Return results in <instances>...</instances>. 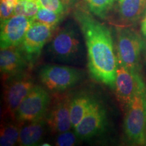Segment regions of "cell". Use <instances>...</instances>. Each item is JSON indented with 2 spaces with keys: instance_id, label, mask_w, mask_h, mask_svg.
<instances>
[{
  "instance_id": "277c9868",
  "label": "cell",
  "mask_w": 146,
  "mask_h": 146,
  "mask_svg": "<svg viewBox=\"0 0 146 146\" xmlns=\"http://www.w3.org/2000/svg\"><path fill=\"white\" fill-rule=\"evenodd\" d=\"M84 72L80 69L60 65H45L39 72V78L51 91H63L74 87L83 79Z\"/></svg>"
},
{
  "instance_id": "44dd1931",
  "label": "cell",
  "mask_w": 146,
  "mask_h": 146,
  "mask_svg": "<svg viewBox=\"0 0 146 146\" xmlns=\"http://www.w3.org/2000/svg\"><path fill=\"white\" fill-rule=\"evenodd\" d=\"M39 6L52 10L56 13L64 14L67 8L62 0H37Z\"/></svg>"
},
{
  "instance_id": "cb8c5ba5",
  "label": "cell",
  "mask_w": 146,
  "mask_h": 146,
  "mask_svg": "<svg viewBox=\"0 0 146 146\" xmlns=\"http://www.w3.org/2000/svg\"><path fill=\"white\" fill-rule=\"evenodd\" d=\"M141 32L144 36L146 37V13L143 21L141 23Z\"/></svg>"
},
{
  "instance_id": "7c38bea8",
  "label": "cell",
  "mask_w": 146,
  "mask_h": 146,
  "mask_svg": "<svg viewBox=\"0 0 146 146\" xmlns=\"http://www.w3.org/2000/svg\"><path fill=\"white\" fill-rule=\"evenodd\" d=\"M106 114L104 108L96 102L77 126L74 133L80 139H87L97 135L106 125Z\"/></svg>"
},
{
  "instance_id": "30bf717a",
  "label": "cell",
  "mask_w": 146,
  "mask_h": 146,
  "mask_svg": "<svg viewBox=\"0 0 146 146\" xmlns=\"http://www.w3.org/2000/svg\"><path fill=\"white\" fill-rule=\"evenodd\" d=\"M71 99L67 94L55 96L52 100L45 116L47 126L52 133H60L70 131L72 127L70 119Z\"/></svg>"
},
{
  "instance_id": "f546056e",
  "label": "cell",
  "mask_w": 146,
  "mask_h": 146,
  "mask_svg": "<svg viewBox=\"0 0 146 146\" xmlns=\"http://www.w3.org/2000/svg\"><path fill=\"white\" fill-rule=\"evenodd\" d=\"M145 59H146V56H145Z\"/></svg>"
},
{
  "instance_id": "603a6c76",
  "label": "cell",
  "mask_w": 146,
  "mask_h": 146,
  "mask_svg": "<svg viewBox=\"0 0 146 146\" xmlns=\"http://www.w3.org/2000/svg\"><path fill=\"white\" fill-rule=\"evenodd\" d=\"M15 4L9 1L1 0L0 4V17L1 22L8 19L14 15V9Z\"/></svg>"
},
{
  "instance_id": "ba28073f",
  "label": "cell",
  "mask_w": 146,
  "mask_h": 146,
  "mask_svg": "<svg viewBox=\"0 0 146 146\" xmlns=\"http://www.w3.org/2000/svg\"><path fill=\"white\" fill-rule=\"evenodd\" d=\"M114 89L118 100L125 106L137 96L146 93L145 84L139 71L129 70L118 63Z\"/></svg>"
},
{
  "instance_id": "9c48e42d",
  "label": "cell",
  "mask_w": 146,
  "mask_h": 146,
  "mask_svg": "<svg viewBox=\"0 0 146 146\" xmlns=\"http://www.w3.org/2000/svg\"><path fill=\"white\" fill-rule=\"evenodd\" d=\"M55 29L56 27L40 22H33L20 45L29 62L33 61L39 57L45 43L52 38Z\"/></svg>"
},
{
  "instance_id": "ac0fdd59",
  "label": "cell",
  "mask_w": 146,
  "mask_h": 146,
  "mask_svg": "<svg viewBox=\"0 0 146 146\" xmlns=\"http://www.w3.org/2000/svg\"><path fill=\"white\" fill-rule=\"evenodd\" d=\"M89 10L94 15L104 19L112 10L116 0H85Z\"/></svg>"
},
{
  "instance_id": "484cf974",
  "label": "cell",
  "mask_w": 146,
  "mask_h": 146,
  "mask_svg": "<svg viewBox=\"0 0 146 146\" xmlns=\"http://www.w3.org/2000/svg\"><path fill=\"white\" fill-rule=\"evenodd\" d=\"M143 103H144V109H145V117H146V93L144 96L143 98Z\"/></svg>"
},
{
  "instance_id": "5b68a950",
  "label": "cell",
  "mask_w": 146,
  "mask_h": 146,
  "mask_svg": "<svg viewBox=\"0 0 146 146\" xmlns=\"http://www.w3.org/2000/svg\"><path fill=\"white\" fill-rule=\"evenodd\" d=\"M51 98L43 87L35 85L20 105L15 120L18 124H24L45 118Z\"/></svg>"
},
{
  "instance_id": "9a60e30c",
  "label": "cell",
  "mask_w": 146,
  "mask_h": 146,
  "mask_svg": "<svg viewBox=\"0 0 146 146\" xmlns=\"http://www.w3.org/2000/svg\"><path fill=\"white\" fill-rule=\"evenodd\" d=\"M118 15L125 23H135L146 8V0H118Z\"/></svg>"
},
{
  "instance_id": "7a4b0ae2",
  "label": "cell",
  "mask_w": 146,
  "mask_h": 146,
  "mask_svg": "<svg viewBox=\"0 0 146 146\" xmlns=\"http://www.w3.org/2000/svg\"><path fill=\"white\" fill-rule=\"evenodd\" d=\"M49 50L55 59L68 64L78 62L83 54L79 35L69 27H65L54 35L51 39Z\"/></svg>"
},
{
  "instance_id": "4316f807",
  "label": "cell",
  "mask_w": 146,
  "mask_h": 146,
  "mask_svg": "<svg viewBox=\"0 0 146 146\" xmlns=\"http://www.w3.org/2000/svg\"><path fill=\"white\" fill-rule=\"evenodd\" d=\"M4 1H9V2H11V3H13L14 4H16V3L18 2V0H4Z\"/></svg>"
},
{
  "instance_id": "d6986e66",
  "label": "cell",
  "mask_w": 146,
  "mask_h": 146,
  "mask_svg": "<svg viewBox=\"0 0 146 146\" xmlns=\"http://www.w3.org/2000/svg\"><path fill=\"white\" fill-rule=\"evenodd\" d=\"M37 0H18L15 5L14 15H22L34 18L39 10Z\"/></svg>"
},
{
  "instance_id": "2e32d148",
  "label": "cell",
  "mask_w": 146,
  "mask_h": 146,
  "mask_svg": "<svg viewBox=\"0 0 146 146\" xmlns=\"http://www.w3.org/2000/svg\"><path fill=\"white\" fill-rule=\"evenodd\" d=\"M96 102L87 95H80L71 100L70 112L73 129L81 122Z\"/></svg>"
},
{
  "instance_id": "d4e9b609",
  "label": "cell",
  "mask_w": 146,
  "mask_h": 146,
  "mask_svg": "<svg viewBox=\"0 0 146 146\" xmlns=\"http://www.w3.org/2000/svg\"><path fill=\"white\" fill-rule=\"evenodd\" d=\"M62 2L64 3V5L66 6V8H68V7H70L72 5L73 3L76 1V0H62Z\"/></svg>"
},
{
  "instance_id": "ffe728a7",
  "label": "cell",
  "mask_w": 146,
  "mask_h": 146,
  "mask_svg": "<svg viewBox=\"0 0 146 146\" xmlns=\"http://www.w3.org/2000/svg\"><path fill=\"white\" fill-rule=\"evenodd\" d=\"M64 14H58L52 10L39 6L37 13L34 17L35 21L46 24L50 26L56 27L60 21L62 19Z\"/></svg>"
},
{
  "instance_id": "7402d4cb",
  "label": "cell",
  "mask_w": 146,
  "mask_h": 146,
  "mask_svg": "<svg viewBox=\"0 0 146 146\" xmlns=\"http://www.w3.org/2000/svg\"><path fill=\"white\" fill-rule=\"evenodd\" d=\"M77 139L78 137L75 133L67 131L58 133L55 143L56 145L58 146H72L76 143Z\"/></svg>"
},
{
  "instance_id": "6da1fadb",
  "label": "cell",
  "mask_w": 146,
  "mask_h": 146,
  "mask_svg": "<svg viewBox=\"0 0 146 146\" xmlns=\"http://www.w3.org/2000/svg\"><path fill=\"white\" fill-rule=\"evenodd\" d=\"M73 15L85 39L91 76L114 89L118 60L110 31L83 7H77Z\"/></svg>"
},
{
  "instance_id": "52a82bcc",
  "label": "cell",
  "mask_w": 146,
  "mask_h": 146,
  "mask_svg": "<svg viewBox=\"0 0 146 146\" xmlns=\"http://www.w3.org/2000/svg\"><path fill=\"white\" fill-rule=\"evenodd\" d=\"M3 89L4 113L9 118L16 119L20 105L33 88L35 84L29 74L21 73L7 78Z\"/></svg>"
},
{
  "instance_id": "5bb4252c",
  "label": "cell",
  "mask_w": 146,
  "mask_h": 146,
  "mask_svg": "<svg viewBox=\"0 0 146 146\" xmlns=\"http://www.w3.org/2000/svg\"><path fill=\"white\" fill-rule=\"evenodd\" d=\"M46 125L45 118L27 123L21 129L18 143L23 146L37 145L43 139Z\"/></svg>"
},
{
  "instance_id": "f1b7e54d",
  "label": "cell",
  "mask_w": 146,
  "mask_h": 146,
  "mask_svg": "<svg viewBox=\"0 0 146 146\" xmlns=\"http://www.w3.org/2000/svg\"><path fill=\"white\" fill-rule=\"evenodd\" d=\"M144 145H146V138H145V144H144Z\"/></svg>"
},
{
  "instance_id": "83f0119b",
  "label": "cell",
  "mask_w": 146,
  "mask_h": 146,
  "mask_svg": "<svg viewBox=\"0 0 146 146\" xmlns=\"http://www.w3.org/2000/svg\"><path fill=\"white\" fill-rule=\"evenodd\" d=\"M42 145H50V144H41Z\"/></svg>"
},
{
  "instance_id": "8fae6325",
  "label": "cell",
  "mask_w": 146,
  "mask_h": 146,
  "mask_svg": "<svg viewBox=\"0 0 146 146\" xmlns=\"http://www.w3.org/2000/svg\"><path fill=\"white\" fill-rule=\"evenodd\" d=\"M33 18L22 15H14L8 19L1 22L0 47H18L23 43L26 33Z\"/></svg>"
},
{
  "instance_id": "4fadbf2b",
  "label": "cell",
  "mask_w": 146,
  "mask_h": 146,
  "mask_svg": "<svg viewBox=\"0 0 146 146\" xmlns=\"http://www.w3.org/2000/svg\"><path fill=\"white\" fill-rule=\"evenodd\" d=\"M20 46L1 49L0 52V70L3 79L23 72L28 62Z\"/></svg>"
},
{
  "instance_id": "8992f818",
  "label": "cell",
  "mask_w": 146,
  "mask_h": 146,
  "mask_svg": "<svg viewBox=\"0 0 146 146\" xmlns=\"http://www.w3.org/2000/svg\"><path fill=\"white\" fill-rule=\"evenodd\" d=\"M145 94L137 96L127 106L124 131L127 140L133 145L145 144L146 117L143 103Z\"/></svg>"
},
{
  "instance_id": "e0dca14e",
  "label": "cell",
  "mask_w": 146,
  "mask_h": 146,
  "mask_svg": "<svg viewBox=\"0 0 146 146\" xmlns=\"http://www.w3.org/2000/svg\"><path fill=\"white\" fill-rule=\"evenodd\" d=\"M21 129L19 125L12 123H6L1 125L0 145L12 146L18 143Z\"/></svg>"
},
{
  "instance_id": "3957f363",
  "label": "cell",
  "mask_w": 146,
  "mask_h": 146,
  "mask_svg": "<svg viewBox=\"0 0 146 146\" xmlns=\"http://www.w3.org/2000/svg\"><path fill=\"white\" fill-rule=\"evenodd\" d=\"M145 43L135 31L120 28L117 31L116 56L118 63L129 70L139 71Z\"/></svg>"
}]
</instances>
